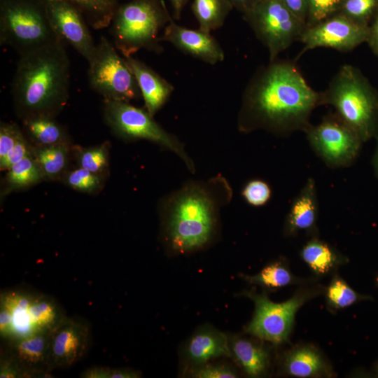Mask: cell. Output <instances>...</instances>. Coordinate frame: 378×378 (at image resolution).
<instances>
[{
    "label": "cell",
    "mask_w": 378,
    "mask_h": 378,
    "mask_svg": "<svg viewBox=\"0 0 378 378\" xmlns=\"http://www.w3.org/2000/svg\"><path fill=\"white\" fill-rule=\"evenodd\" d=\"M321 94L291 62L270 61L246 85L237 117L239 132L264 130L278 136L305 130Z\"/></svg>",
    "instance_id": "1"
},
{
    "label": "cell",
    "mask_w": 378,
    "mask_h": 378,
    "mask_svg": "<svg viewBox=\"0 0 378 378\" xmlns=\"http://www.w3.org/2000/svg\"><path fill=\"white\" fill-rule=\"evenodd\" d=\"M232 197L230 183L220 174L206 181L188 182L167 196L160 216L171 250L183 254L209 244L216 232L220 210Z\"/></svg>",
    "instance_id": "2"
},
{
    "label": "cell",
    "mask_w": 378,
    "mask_h": 378,
    "mask_svg": "<svg viewBox=\"0 0 378 378\" xmlns=\"http://www.w3.org/2000/svg\"><path fill=\"white\" fill-rule=\"evenodd\" d=\"M65 43L58 41L22 55L12 82L15 111L22 119L55 117L69 99L70 62Z\"/></svg>",
    "instance_id": "3"
},
{
    "label": "cell",
    "mask_w": 378,
    "mask_h": 378,
    "mask_svg": "<svg viewBox=\"0 0 378 378\" xmlns=\"http://www.w3.org/2000/svg\"><path fill=\"white\" fill-rule=\"evenodd\" d=\"M172 19L163 0H132L117 8L112 18L113 45L124 57L145 49L160 54L159 32Z\"/></svg>",
    "instance_id": "4"
},
{
    "label": "cell",
    "mask_w": 378,
    "mask_h": 378,
    "mask_svg": "<svg viewBox=\"0 0 378 378\" xmlns=\"http://www.w3.org/2000/svg\"><path fill=\"white\" fill-rule=\"evenodd\" d=\"M321 94V105L333 106L336 114L354 130L362 141L374 133L378 119V99L369 83L354 66H342Z\"/></svg>",
    "instance_id": "5"
},
{
    "label": "cell",
    "mask_w": 378,
    "mask_h": 378,
    "mask_svg": "<svg viewBox=\"0 0 378 378\" xmlns=\"http://www.w3.org/2000/svg\"><path fill=\"white\" fill-rule=\"evenodd\" d=\"M61 41L52 29L43 0H1L0 43L20 55Z\"/></svg>",
    "instance_id": "6"
},
{
    "label": "cell",
    "mask_w": 378,
    "mask_h": 378,
    "mask_svg": "<svg viewBox=\"0 0 378 378\" xmlns=\"http://www.w3.org/2000/svg\"><path fill=\"white\" fill-rule=\"evenodd\" d=\"M104 118L118 136L126 141L145 139L157 144L176 153L188 169L195 172V164L183 144L162 127L146 110L127 102L104 100Z\"/></svg>",
    "instance_id": "7"
},
{
    "label": "cell",
    "mask_w": 378,
    "mask_h": 378,
    "mask_svg": "<svg viewBox=\"0 0 378 378\" xmlns=\"http://www.w3.org/2000/svg\"><path fill=\"white\" fill-rule=\"evenodd\" d=\"M90 87L104 100L130 102L139 99L141 91L125 58L113 44L102 36L88 62Z\"/></svg>",
    "instance_id": "8"
},
{
    "label": "cell",
    "mask_w": 378,
    "mask_h": 378,
    "mask_svg": "<svg viewBox=\"0 0 378 378\" xmlns=\"http://www.w3.org/2000/svg\"><path fill=\"white\" fill-rule=\"evenodd\" d=\"M243 16L267 49L270 61L299 40L306 27L282 0H260Z\"/></svg>",
    "instance_id": "9"
},
{
    "label": "cell",
    "mask_w": 378,
    "mask_h": 378,
    "mask_svg": "<svg viewBox=\"0 0 378 378\" xmlns=\"http://www.w3.org/2000/svg\"><path fill=\"white\" fill-rule=\"evenodd\" d=\"M312 150L329 167H345L357 157L361 142L358 133L336 113L325 116L304 132Z\"/></svg>",
    "instance_id": "10"
},
{
    "label": "cell",
    "mask_w": 378,
    "mask_h": 378,
    "mask_svg": "<svg viewBox=\"0 0 378 378\" xmlns=\"http://www.w3.org/2000/svg\"><path fill=\"white\" fill-rule=\"evenodd\" d=\"M368 27L337 13L315 24L306 27L299 41L304 44L300 53L324 47L340 51L356 48L368 38Z\"/></svg>",
    "instance_id": "11"
},
{
    "label": "cell",
    "mask_w": 378,
    "mask_h": 378,
    "mask_svg": "<svg viewBox=\"0 0 378 378\" xmlns=\"http://www.w3.org/2000/svg\"><path fill=\"white\" fill-rule=\"evenodd\" d=\"M248 296L254 302L255 309L246 332L274 344L286 341L295 314L303 302L302 298L294 297L286 302L275 303L265 295L248 293Z\"/></svg>",
    "instance_id": "12"
},
{
    "label": "cell",
    "mask_w": 378,
    "mask_h": 378,
    "mask_svg": "<svg viewBox=\"0 0 378 378\" xmlns=\"http://www.w3.org/2000/svg\"><path fill=\"white\" fill-rule=\"evenodd\" d=\"M49 24L59 39L71 45L88 62L96 45L82 11L69 0H43Z\"/></svg>",
    "instance_id": "13"
},
{
    "label": "cell",
    "mask_w": 378,
    "mask_h": 378,
    "mask_svg": "<svg viewBox=\"0 0 378 378\" xmlns=\"http://www.w3.org/2000/svg\"><path fill=\"white\" fill-rule=\"evenodd\" d=\"M90 342V329L80 318L64 316L51 331L49 368H67L79 361L87 353Z\"/></svg>",
    "instance_id": "14"
},
{
    "label": "cell",
    "mask_w": 378,
    "mask_h": 378,
    "mask_svg": "<svg viewBox=\"0 0 378 378\" xmlns=\"http://www.w3.org/2000/svg\"><path fill=\"white\" fill-rule=\"evenodd\" d=\"M158 40L170 43L184 53L209 64H216L225 58L222 47L211 33L180 26L173 18Z\"/></svg>",
    "instance_id": "15"
},
{
    "label": "cell",
    "mask_w": 378,
    "mask_h": 378,
    "mask_svg": "<svg viewBox=\"0 0 378 378\" xmlns=\"http://www.w3.org/2000/svg\"><path fill=\"white\" fill-rule=\"evenodd\" d=\"M51 331L8 342L6 354L17 363L26 376L41 375L50 371L49 351Z\"/></svg>",
    "instance_id": "16"
},
{
    "label": "cell",
    "mask_w": 378,
    "mask_h": 378,
    "mask_svg": "<svg viewBox=\"0 0 378 378\" xmlns=\"http://www.w3.org/2000/svg\"><path fill=\"white\" fill-rule=\"evenodd\" d=\"M125 58L136 78L146 110L153 117L167 102L174 87L144 62L132 56Z\"/></svg>",
    "instance_id": "17"
},
{
    "label": "cell",
    "mask_w": 378,
    "mask_h": 378,
    "mask_svg": "<svg viewBox=\"0 0 378 378\" xmlns=\"http://www.w3.org/2000/svg\"><path fill=\"white\" fill-rule=\"evenodd\" d=\"M186 360L195 367L220 358L230 357L229 338L211 326H203L188 339L184 348Z\"/></svg>",
    "instance_id": "18"
},
{
    "label": "cell",
    "mask_w": 378,
    "mask_h": 378,
    "mask_svg": "<svg viewBox=\"0 0 378 378\" xmlns=\"http://www.w3.org/2000/svg\"><path fill=\"white\" fill-rule=\"evenodd\" d=\"M318 207L315 181L309 178L290 206L286 224L288 233L312 228L316 223Z\"/></svg>",
    "instance_id": "19"
},
{
    "label": "cell",
    "mask_w": 378,
    "mask_h": 378,
    "mask_svg": "<svg viewBox=\"0 0 378 378\" xmlns=\"http://www.w3.org/2000/svg\"><path fill=\"white\" fill-rule=\"evenodd\" d=\"M22 131L34 146L70 144L65 128L48 115H33L22 119Z\"/></svg>",
    "instance_id": "20"
},
{
    "label": "cell",
    "mask_w": 378,
    "mask_h": 378,
    "mask_svg": "<svg viewBox=\"0 0 378 378\" xmlns=\"http://www.w3.org/2000/svg\"><path fill=\"white\" fill-rule=\"evenodd\" d=\"M231 356L250 377L260 376L268 365V354L255 342L242 337L229 340Z\"/></svg>",
    "instance_id": "21"
},
{
    "label": "cell",
    "mask_w": 378,
    "mask_h": 378,
    "mask_svg": "<svg viewBox=\"0 0 378 378\" xmlns=\"http://www.w3.org/2000/svg\"><path fill=\"white\" fill-rule=\"evenodd\" d=\"M191 9L199 29L211 33L223 25L233 7L227 0H193Z\"/></svg>",
    "instance_id": "22"
},
{
    "label": "cell",
    "mask_w": 378,
    "mask_h": 378,
    "mask_svg": "<svg viewBox=\"0 0 378 378\" xmlns=\"http://www.w3.org/2000/svg\"><path fill=\"white\" fill-rule=\"evenodd\" d=\"M69 144L46 146H32V155L44 178H55L64 172L69 162Z\"/></svg>",
    "instance_id": "23"
},
{
    "label": "cell",
    "mask_w": 378,
    "mask_h": 378,
    "mask_svg": "<svg viewBox=\"0 0 378 378\" xmlns=\"http://www.w3.org/2000/svg\"><path fill=\"white\" fill-rule=\"evenodd\" d=\"M5 176L6 192L27 188L44 178L33 155L23 158L10 167Z\"/></svg>",
    "instance_id": "24"
},
{
    "label": "cell",
    "mask_w": 378,
    "mask_h": 378,
    "mask_svg": "<svg viewBox=\"0 0 378 378\" xmlns=\"http://www.w3.org/2000/svg\"><path fill=\"white\" fill-rule=\"evenodd\" d=\"M84 15L89 25L100 29L110 25L118 7V0H69Z\"/></svg>",
    "instance_id": "25"
},
{
    "label": "cell",
    "mask_w": 378,
    "mask_h": 378,
    "mask_svg": "<svg viewBox=\"0 0 378 378\" xmlns=\"http://www.w3.org/2000/svg\"><path fill=\"white\" fill-rule=\"evenodd\" d=\"M286 365L289 374L300 377L315 375L323 368L320 356L310 348L293 351L287 358Z\"/></svg>",
    "instance_id": "26"
},
{
    "label": "cell",
    "mask_w": 378,
    "mask_h": 378,
    "mask_svg": "<svg viewBox=\"0 0 378 378\" xmlns=\"http://www.w3.org/2000/svg\"><path fill=\"white\" fill-rule=\"evenodd\" d=\"M302 256L313 270L320 274L328 271L335 259L330 248L318 240L307 243L302 251Z\"/></svg>",
    "instance_id": "27"
},
{
    "label": "cell",
    "mask_w": 378,
    "mask_h": 378,
    "mask_svg": "<svg viewBox=\"0 0 378 378\" xmlns=\"http://www.w3.org/2000/svg\"><path fill=\"white\" fill-rule=\"evenodd\" d=\"M108 155L105 144L80 148L77 153V161L80 167L100 175L108 167Z\"/></svg>",
    "instance_id": "28"
},
{
    "label": "cell",
    "mask_w": 378,
    "mask_h": 378,
    "mask_svg": "<svg viewBox=\"0 0 378 378\" xmlns=\"http://www.w3.org/2000/svg\"><path fill=\"white\" fill-rule=\"evenodd\" d=\"M252 283L270 288H279L288 285L291 281L288 271L279 263H272L265 267L258 274L248 276Z\"/></svg>",
    "instance_id": "29"
},
{
    "label": "cell",
    "mask_w": 378,
    "mask_h": 378,
    "mask_svg": "<svg viewBox=\"0 0 378 378\" xmlns=\"http://www.w3.org/2000/svg\"><path fill=\"white\" fill-rule=\"evenodd\" d=\"M65 181L73 189L88 193L97 191L102 185L100 175L80 167L69 172Z\"/></svg>",
    "instance_id": "30"
},
{
    "label": "cell",
    "mask_w": 378,
    "mask_h": 378,
    "mask_svg": "<svg viewBox=\"0 0 378 378\" xmlns=\"http://www.w3.org/2000/svg\"><path fill=\"white\" fill-rule=\"evenodd\" d=\"M377 6V0H342L339 13L366 24V21Z\"/></svg>",
    "instance_id": "31"
},
{
    "label": "cell",
    "mask_w": 378,
    "mask_h": 378,
    "mask_svg": "<svg viewBox=\"0 0 378 378\" xmlns=\"http://www.w3.org/2000/svg\"><path fill=\"white\" fill-rule=\"evenodd\" d=\"M342 0H309L306 27L320 22L339 12Z\"/></svg>",
    "instance_id": "32"
},
{
    "label": "cell",
    "mask_w": 378,
    "mask_h": 378,
    "mask_svg": "<svg viewBox=\"0 0 378 378\" xmlns=\"http://www.w3.org/2000/svg\"><path fill=\"white\" fill-rule=\"evenodd\" d=\"M328 298L333 306L344 308L354 303L357 295L343 280L336 278L328 289Z\"/></svg>",
    "instance_id": "33"
},
{
    "label": "cell",
    "mask_w": 378,
    "mask_h": 378,
    "mask_svg": "<svg viewBox=\"0 0 378 378\" xmlns=\"http://www.w3.org/2000/svg\"><path fill=\"white\" fill-rule=\"evenodd\" d=\"M271 194L269 185L259 179L249 181L242 190V195L245 200L254 206L265 204L270 200Z\"/></svg>",
    "instance_id": "34"
},
{
    "label": "cell",
    "mask_w": 378,
    "mask_h": 378,
    "mask_svg": "<svg viewBox=\"0 0 378 378\" xmlns=\"http://www.w3.org/2000/svg\"><path fill=\"white\" fill-rule=\"evenodd\" d=\"M196 378H234L237 377L235 370L224 363L203 364L197 367L191 373Z\"/></svg>",
    "instance_id": "35"
},
{
    "label": "cell",
    "mask_w": 378,
    "mask_h": 378,
    "mask_svg": "<svg viewBox=\"0 0 378 378\" xmlns=\"http://www.w3.org/2000/svg\"><path fill=\"white\" fill-rule=\"evenodd\" d=\"M31 154L32 145L23 132L10 151L4 158L0 159L1 170H8L14 164Z\"/></svg>",
    "instance_id": "36"
},
{
    "label": "cell",
    "mask_w": 378,
    "mask_h": 378,
    "mask_svg": "<svg viewBox=\"0 0 378 378\" xmlns=\"http://www.w3.org/2000/svg\"><path fill=\"white\" fill-rule=\"evenodd\" d=\"M27 377L23 370L8 354H4L1 359L0 377L13 378Z\"/></svg>",
    "instance_id": "37"
},
{
    "label": "cell",
    "mask_w": 378,
    "mask_h": 378,
    "mask_svg": "<svg viewBox=\"0 0 378 378\" xmlns=\"http://www.w3.org/2000/svg\"><path fill=\"white\" fill-rule=\"evenodd\" d=\"M285 5L306 24L309 0H282Z\"/></svg>",
    "instance_id": "38"
},
{
    "label": "cell",
    "mask_w": 378,
    "mask_h": 378,
    "mask_svg": "<svg viewBox=\"0 0 378 378\" xmlns=\"http://www.w3.org/2000/svg\"><path fill=\"white\" fill-rule=\"evenodd\" d=\"M260 0H227L233 8L243 15L250 11Z\"/></svg>",
    "instance_id": "39"
},
{
    "label": "cell",
    "mask_w": 378,
    "mask_h": 378,
    "mask_svg": "<svg viewBox=\"0 0 378 378\" xmlns=\"http://www.w3.org/2000/svg\"><path fill=\"white\" fill-rule=\"evenodd\" d=\"M366 42H368L373 51L378 55V16L372 26L368 27Z\"/></svg>",
    "instance_id": "40"
},
{
    "label": "cell",
    "mask_w": 378,
    "mask_h": 378,
    "mask_svg": "<svg viewBox=\"0 0 378 378\" xmlns=\"http://www.w3.org/2000/svg\"><path fill=\"white\" fill-rule=\"evenodd\" d=\"M110 368L95 367L85 370L81 377L88 378H110Z\"/></svg>",
    "instance_id": "41"
},
{
    "label": "cell",
    "mask_w": 378,
    "mask_h": 378,
    "mask_svg": "<svg viewBox=\"0 0 378 378\" xmlns=\"http://www.w3.org/2000/svg\"><path fill=\"white\" fill-rule=\"evenodd\" d=\"M140 374L131 369H111L110 378H137Z\"/></svg>",
    "instance_id": "42"
},
{
    "label": "cell",
    "mask_w": 378,
    "mask_h": 378,
    "mask_svg": "<svg viewBox=\"0 0 378 378\" xmlns=\"http://www.w3.org/2000/svg\"><path fill=\"white\" fill-rule=\"evenodd\" d=\"M173 8V17L179 20L188 0H169Z\"/></svg>",
    "instance_id": "43"
},
{
    "label": "cell",
    "mask_w": 378,
    "mask_h": 378,
    "mask_svg": "<svg viewBox=\"0 0 378 378\" xmlns=\"http://www.w3.org/2000/svg\"><path fill=\"white\" fill-rule=\"evenodd\" d=\"M374 162L375 169H376L377 172L378 174V146H377V148Z\"/></svg>",
    "instance_id": "44"
}]
</instances>
